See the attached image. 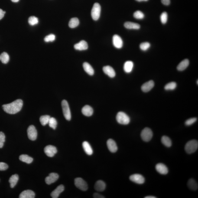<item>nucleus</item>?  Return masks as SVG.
Returning a JSON list of instances; mask_svg holds the SVG:
<instances>
[{"mask_svg":"<svg viewBox=\"0 0 198 198\" xmlns=\"http://www.w3.org/2000/svg\"><path fill=\"white\" fill-rule=\"evenodd\" d=\"M23 106V101L21 99H18L11 103L4 105L2 108L4 111L7 113L15 114L21 111Z\"/></svg>","mask_w":198,"mask_h":198,"instance_id":"obj_1","label":"nucleus"},{"mask_svg":"<svg viewBox=\"0 0 198 198\" xmlns=\"http://www.w3.org/2000/svg\"><path fill=\"white\" fill-rule=\"evenodd\" d=\"M198 142L196 140H192L188 142L185 146V150L188 154H192L197 150Z\"/></svg>","mask_w":198,"mask_h":198,"instance_id":"obj_2","label":"nucleus"},{"mask_svg":"<svg viewBox=\"0 0 198 198\" xmlns=\"http://www.w3.org/2000/svg\"><path fill=\"white\" fill-rule=\"evenodd\" d=\"M116 118L118 123L123 125H128L130 121L129 117L125 113L122 112L118 113Z\"/></svg>","mask_w":198,"mask_h":198,"instance_id":"obj_3","label":"nucleus"},{"mask_svg":"<svg viewBox=\"0 0 198 198\" xmlns=\"http://www.w3.org/2000/svg\"><path fill=\"white\" fill-rule=\"evenodd\" d=\"M61 105L63 116L66 120L70 121L71 118V115L68 103L66 100H63L62 101Z\"/></svg>","mask_w":198,"mask_h":198,"instance_id":"obj_4","label":"nucleus"},{"mask_svg":"<svg viewBox=\"0 0 198 198\" xmlns=\"http://www.w3.org/2000/svg\"><path fill=\"white\" fill-rule=\"evenodd\" d=\"M153 134L152 131L149 128H145L142 131L141 136L142 140L144 142L151 141L152 138Z\"/></svg>","mask_w":198,"mask_h":198,"instance_id":"obj_5","label":"nucleus"},{"mask_svg":"<svg viewBox=\"0 0 198 198\" xmlns=\"http://www.w3.org/2000/svg\"><path fill=\"white\" fill-rule=\"evenodd\" d=\"M101 11V7L99 4L96 3L94 4L92 8L91 15L93 20L97 21L100 17Z\"/></svg>","mask_w":198,"mask_h":198,"instance_id":"obj_6","label":"nucleus"},{"mask_svg":"<svg viewBox=\"0 0 198 198\" xmlns=\"http://www.w3.org/2000/svg\"><path fill=\"white\" fill-rule=\"evenodd\" d=\"M75 185L78 188L82 191H86L88 189V185L86 182L80 178H78L75 180Z\"/></svg>","mask_w":198,"mask_h":198,"instance_id":"obj_7","label":"nucleus"},{"mask_svg":"<svg viewBox=\"0 0 198 198\" xmlns=\"http://www.w3.org/2000/svg\"><path fill=\"white\" fill-rule=\"evenodd\" d=\"M27 134L29 139L31 141H35L37 137V131L35 127L33 125H30L27 129Z\"/></svg>","mask_w":198,"mask_h":198,"instance_id":"obj_8","label":"nucleus"},{"mask_svg":"<svg viewBox=\"0 0 198 198\" xmlns=\"http://www.w3.org/2000/svg\"><path fill=\"white\" fill-rule=\"evenodd\" d=\"M44 152L47 156L53 157L57 153V150L56 147L54 146L48 145L45 147Z\"/></svg>","mask_w":198,"mask_h":198,"instance_id":"obj_9","label":"nucleus"},{"mask_svg":"<svg viewBox=\"0 0 198 198\" xmlns=\"http://www.w3.org/2000/svg\"><path fill=\"white\" fill-rule=\"evenodd\" d=\"M130 179L131 181L138 184H142L145 181L144 177L139 174L132 175L130 176Z\"/></svg>","mask_w":198,"mask_h":198,"instance_id":"obj_10","label":"nucleus"},{"mask_svg":"<svg viewBox=\"0 0 198 198\" xmlns=\"http://www.w3.org/2000/svg\"><path fill=\"white\" fill-rule=\"evenodd\" d=\"M113 43L114 46L117 49H121L123 46L122 39L120 36L115 35L113 37Z\"/></svg>","mask_w":198,"mask_h":198,"instance_id":"obj_11","label":"nucleus"},{"mask_svg":"<svg viewBox=\"0 0 198 198\" xmlns=\"http://www.w3.org/2000/svg\"><path fill=\"white\" fill-rule=\"evenodd\" d=\"M58 175L56 173H50L45 178V182L48 185H50L56 182L58 180Z\"/></svg>","mask_w":198,"mask_h":198,"instance_id":"obj_12","label":"nucleus"},{"mask_svg":"<svg viewBox=\"0 0 198 198\" xmlns=\"http://www.w3.org/2000/svg\"><path fill=\"white\" fill-rule=\"evenodd\" d=\"M156 169L159 173L162 175H166L168 173L167 167L163 163L157 164L156 166Z\"/></svg>","mask_w":198,"mask_h":198,"instance_id":"obj_13","label":"nucleus"},{"mask_svg":"<svg viewBox=\"0 0 198 198\" xmlns=\"http://www.w3.org/2000/svg\"><path fill=\"white\" fill-rule=\"evenodd\" d=\"M154 82L153 80H150L144 84L141 87V89L143 92H148L154 88Z\"/></svg>","mask_w":198,"mask_h":198,"instance_id":"obj_14","label":"nucleus"},{"mask_svg":"<svg viewBox=\"0 0 198 198\" xmlns=\"http://www.w3.org/2000/svg\"><path fill=\"white\" fill-rule=\"evenodd\" d=\"M107 145L108 149L112 153H115L118 151V147L115 142L114 140L111 139H109L107 142Z\"/></svg>","mask_w":198,"mask_h":198,"instance_id":"obj_15","label":"nucleus"},{"mask_svg":"<svg viewBox=\"0 0 198 198\" xmlns=\"http://www.w3.org/2000/svg\"><path fill=\"white\" fill-rule=\"evenodd\" d=\"M64 190V187L63 185H61L58 186L51 192V196L53 198H57L58 197L59 195Z\"/></svg>","mask_w":198,"mask_h":198,"instance_id":"obj_16","label":"nucleus"},{"mask_svg":"<svg viewBox=\"0 0 198 198\" xmlns=\"http://www.w3.org/2000/svg\"><path fill=\"white\" fill-rule=\"evenodd\" d=\"M103 70L105 74L111 78L115 77L116 73L114 69L109 66H104L103 68Z\"/></svg>","mask_w":198,"mask_h":198,"instance_id":"obj_17","label":"nucleus"},{"mask_svg":"<svg viewBox=\"0 0 198 198\" xmlns=\"http://www.w3.org/2000/svg\"><path fill=\"white\" fill-rule=\"evenodd\" d=\"M88 46L87 43L85 40H82L79 43L75 45L74 48L76 50H86L88 49Z\"/></svg>","mask_w":198,"mask_h":198,"instance_id":"obj_18","label":"nucleus"},{"mask_svg":"<svg viewBox=\"0 0 198 198\" xmlns=\"http://www.w3.org/2000/svg\"><path fill=\"white\" fill-rule=\"evenodd\" d=\"M35 194L32 190H24L20 194V198H34Z\"/></svg>","mask_w":198,"mask_h":198,"instance_id":"obj_19","label":"nucleus"},{"mask_svg":"<svg viewBox=\"0 0 198 198\" xmlns=\"http://www.w3.org/2000/svg\"><path fill=\"white\" fill-rule=\"evenodd\" d=\"M82 113L85 116L89 117L92 115L93 113V110L92 107L89 105H86L82 108Z\"/></svg>","mask_w":198,"mask_h":198,"instance_id":"obj_20","label":"nucleus"},{"mask_svg":"<svg viewBox=\"0 0 198 198\" xmlns=\"http://www.w3.org/2000/svg\"><path fill=\"white\" fill-rule=\"evenodd\" d=\"M124 26L125 28L130 30H139L141 27L140 24L131 22H125L124 24Z\"/></svg>","mask_w":198,"mask_h":198,"instance_id":"obj_21","label":"nucleus"},{"mask_svg":"<svg viewBox=\"0 0 198 198\" xmlns=\"http://www.w3.org/2000/svg\"><path fill=\"white\" fill-rule=\"evenodd\" d=\"M105 187H106V184L102 180H98L95 185V189L98 192L103 191L105 190Z\"/></svg>","mask_w":198,"mask_h":198,"instance_id":"obj_22","label":"nucleus"},{"mask_svg":"<svg viewBox=\"0 0 198 198\" xmlns=\"http://www.w3.org/2000/svg\"><path fill=\"white\" fill-rule=\"evenodd\" d=\"M189 64V60L188 59H185L179 63L177 67L178 70L182 71L185 70Z\"/></svg>","mask_w":198,"mask_h":198,"instance_id":"obj_23","label":"nucleus"},{"mask_svg":"<svg viewBox=\"0 0 198 198\" xmlns=\"http://www.w3.org/2000/svg\"><path fill=\"white\" fill-rule=\"evenodd\" d=\"M82 146L85 152L89 155H92L93 154V150L90 144L87 141H85L83 143Z\"/></svg>","mask_w":198,"mask_h":198,"instance_id":"obj_24","label":"nucleus"},{"mask_svg":"<svg viewBox=\"0 0 198 198\" xmlns=\"http://www.w3.org/2000/svg\"><path fill=\"white\" fill-rule=\"evenodd\" d=\"M134 67V63L132 61H128L125 63L124 66V70L127 73H130L132 71Z\"/></svg>","mask_w":198,"mask_h":198,"instance_id":"obj_25","label":"nucleus"},{"mask_svg":"<svg viewBox=\"0 0 198 198\" xmlns=\"http://www.w3.org/2000/svg\"><path fill=\"white\" fill-rule=\"evenodd\" d=\"M83 67L85 72L89 75L92 76L94 74V70L93 68L89 63H85L83 64Z\"/></svg>","mask_w":198,"mask_h":198,"instance_id":"obj_26","label":"nucleus"},{"mask_svg":"<svg viewBox=\"0 0 198 198\" xmlns=\"http://www.w3.org/2000/svg\"><path fill=\"white\" fill-rule=\"evenodd\" d=\"M19 180V176L17 174H14L11 176L9 180L10 186L11 188H14L16 185Z\"/></svg>","mask_w":198,"mask_h":198,"instance_id":"obj_27","label":"nucleus"},{"mask_svg":"<svg viewBox=\"0 0 198 198\" xmlns=\"http://www.w3.org/2000/svg\"><path fill=\"white\" fill-rule=\"evenodd\" d=\"M187 185L191 190H196L198 189V185L196 180L193 179H190L187 183Z\"/></svg>","mask_w":198,"mask_h":198,"instance_id":"obj_28","label":"nucleus"},{"mask_svg":"<svg viewBox=\"0 0 198 198\" xmlns=\"http://www.w3.org/2000/svg\"><path fill=\"white\" fill-rule=\"evenodd\" d=\"M19 159L21 161L27 163V164H31L32 162L33 159L29 156L26 154H22L20 156Z\"/></svg>","mask_w":198,"mask_h":198,"instance_id":"obj_29","label":"nucleus"},{"mask_svg":"<svg viewBox=\"0 0 198 198\" xmlns=\"http://www.w3.org/2000/svg\"><path fill=\"white\" fill-rule=\"evenodd\" d=\"M161 142L167 147H170L172 145V141L168 137L163 136L161 139Z\"/></svg>","mask_w":198,"mask_h":198,"instance_id":"obj_30","label":"nucleus"},{"mask_svg":"<svg viewBox=\"0 0 198 198\" xmlns=\"http://www.w3.org/2000/svg\"><path fill=\"white\" fill-rule=\"evenodd\" d=\"M79 24L78 19L77 18H73L71 19L69 23V26L70 28H73L78 26Z\"/></svg>","mask_w":198,"mask_h":198,"instance_id":"obj_31","label":"nucleus"},{"mask_svg":"<svg viewBox=\"0 0 198 198\" xmlns=\"http://www.w3.org/2000/svg\"><path fill=\"white\" fill-rule=\"evenodd\" d=\"M9 56L6 52H4L0 55V60L3 63L6 64L9 61Z\"/></svg>","mask_w":198,"mask_h":198,"instance_id":"obj_32","label":"nucleus"},{"mask_svg":"<svg viewBox=\"0 0 198 198\" xmlns=\"http://www.w3.org/2000/svg\"><path fill=\"white\" fill-rule=\"evenodd\" d=\"M51 117L49 115L42 116L40 118V121L42 125L45 126L48 124L49 120Z\"/></svg>","mask_w":198,"mask_h":198,"instance_id":"obj_33","label":"nucleus"},{"mask_svg":"<svg viewBox=\"0 0 198 198\" xmlns=\"http://www.w3.org/2000/svg\"><path fill=\"white\" fill-rule=\"evenodd\" d=\"M177 87V83L175 82H171L167 84L164 87L166 90H173Z\"/></svg>","mask_w":198,"mask_h":198,"instance_id":"obj_34","label":"nucleus"},{"mask_svg":"<svg viewBox=\"0 0 198 198\" xmlns=\"http://www.w3.org/2000/svg\"><path fill=\"white\" fill-rule=\"evenodd\" d=\"M49 126L54 130L57 128V122L56 120L54 118H50L48 123Z\"/></svg>","mask_w":198,"mask_h":198,"instance_id":"obj_35","label":"nucleus"},{"mask_svg":"<svg viewBox=\"0 0 198 198\" xmlns=\"http://www.w3.org/2000/svg\"><path fill=\"white\" fill-rule=\"evenodd\" d=\"M39 20L38 18L35 16H31L29 18L28 23L30 25L34 26L38 24Z\"/></svg>","mask_w":198,"mask_h":198,"instance_id":"obj_36","label":"nucleus"},{"mask_svg":"<svg viewBox=\"0 0 198 198\" xmlns=\"http://www.w3.org/2000/svg\"><path fill=\"white\" fill-rule=\"evenodd\" d=\"M133 16L134 18L138 20L142 19L144 17V14L141 11H136L134 13Z\"/></svg>","mask_w":198,"mask_h":198,"instance_id":"obj_37","label":"nucleus"},{"mask_svg":"<svg viewBox=\"0 0 198 198\" xmlns=\"http://www.w3.org/2000/svg\"><path fill=\"white\" fill-rule=\"evenodd\" d=\"M151 47L150 43L145 42L141 43L140 45V48L142 50L144 51H147Z\"/></svg>","mask_w":198,"mask_h":198,"instance_id":"obj_38","label":"nucleus"},{"mask_svg":"<svg viewBox=\"0 0 198 198\" xmlns=\"http://www.w3.org/2000/svg\"><path fill=\"white\" fill-rule=\"evenodd\" d=\"M160 20L163 24H166L167 23L168 20V14L167 12H164L162 13L160 16Z\"/></svg>","mask_w":198,"mask_h":198,"instance_id":"obj_39","label":"nucleus"},{"mask_svg":"<svg viewBox=\"0 0 198 198\" xmlns=\"http://www.w3.org/2000/svg\"><path fill=\"white\" fill-rule=\"evenodd\" d=\"M55 35L54 34H51L49 35L46 36L44 39V41L46 42H52L55 40Z\"/></svg>","mask_w":198,"mask_h":198,"instance_id":"obj_40","label":"nucleus"},{"mask_svg":"<svg viewBox=\"0 0 198 198\" xmlns=\"http://www.w3.org/2000/svg\"><path fill=\"white\" fill-rule=\"evenodd\" d=\"M197 120V118H190L185 121V124L187 126H189V125H193V124L196 122Z\"/></svg>","mask_w":198,"mask_h":198,"instance_id":"obj_41","label":"nucleus"},{"mask_svg":"<svg viewBox=\"0 0 198 198\" xmlns=\"http://www.w3.org/2000/svg\"><path fill=\"white\" fill-rule=\"evenodd\" d=\"M8 168V164L5 163L0 162V171H5Z\"/></svg>","mask_w":198,"mask_h":198,"instance_id":"obj_42","label":"nucleus"},{"mask_svg":"<svg viewBox=\"0 0 198 198\" xmlns=\"http://www.w3.org/2000/svg\"><path fill=\"white\" fill-rule=\"evenodd\" d=\"M5 141V136L2 132H0V142L4 143Z\"/></svg>","mask_w":198,"mask_h":198,"instance_id":"obj_43","label":"nucleus"},{"mask_svg":"<svg viewBox=\"0 0 198 198\" xmlns=\"http://www.w3.org/2000/svg\"><path fill=\"white\" fill-rule=\"evenodd\" d=\"M161 1L162 3L165 5H169L170 4V0H161Z\"/></svg>","mask_w":198,"mask_h":198,"instance_id":"obj_44","label":"nucleus"},{"mask_svg":"<svg viewBox=\"0 0 198 198\" xmlns=\"http://www.w3.org/2000/svg\"><path fill=\"white\" fill-rule=\"evenodd\" d=\"M93 197L95 198H104V197L97 193H95L93 195Z\"/></svg>","mask_w":198,"mask_h":198,"instance_id":"obj_45","label":"nucleus"},{"mask_svg":"<svg viewBox=\"0 0 198 198\" xmlns=\"http://www.w3.org/2000/svg\"><path fill=\"white\" fill-rule=\"evenodd\" d=\"M5 13V11H4L2 9L0 8V20L3 18Z\"/></svg>","mask_w":198,"mask_h":198,"instance_id":"obj_46","label":"nucleus"},{"mask_svg":"<svg viewBox=\"0 0 198 198\" xmlns=\"http://www.w3.org/2000/svg\"><path fill=\"white\" fill-rule=\"evenodd\" d=\"M4 143L0 142V148H2L4 147Z\"/></svg>","mask_w":198,"mask_h":198,"instance_id":"obj_47","label":"nucleus"},{"mask_svg":"<svg viewBox=\"0 0 198 198\" xmlns=\"http://www.w3.org/2000/svg\"><path fill=\"white\" fill-rule=\"evenodd\" d=\"M145 198H156V197L153 196H147L145 197Z\"/></svg>","mask_w":198,"mask_h":198,"instance_id":"obj_48","label":"nucleus"},{"mask_svg":"<svg viewBox=\"0 0 198 198\" xmlns=\"http://www.w3.org/2000/svg\"><path fill=\"white\" fill-rule=\"evenodd\" d=\"M135 1H138V2H144H144H146V1H148V0H135Z\"/></svg>","mask_w":198,"mask_h":198,"instance_id":"obj_49","label":"nucleus"},{"mask_svg":"<svg viewBox=\"0 0 198 198\" xmlns=\"http://www.w3.org/2000/svg\"><path fill=\"white\" fill-rule=\"evenodd\" d=\"M11 1L13 2H17L19 1V0H11Z\"/></svg>","mask_w":198,"mask_h":198,"instance_id":"obj_50","label":"nucleus"},{"mask_svg":"<svg viewBox=\"0 0 198 198\" xmlns=\"http://www.w3.org/2000/svg\"><path fill=\"white\" fill-rule=\"evenodd\" d=\"M197 84L198 85V80H197Z\"/></svg>","mask_w":198,"mask_h":198,"instance_id":"obj_51","label":"nucleus"}]
</instances>
